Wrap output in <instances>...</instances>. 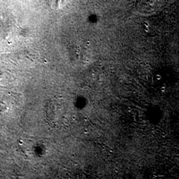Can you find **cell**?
Segmentation results:
<instances>
[{
    "label": "cell",
    "mask_w": 179,
    "mask_h": 179,
    "mask_svg": "<svg viewBox=\"0 0 179 179\" xmlns=\"http://www.w3.org/2000/svg\"><path fill=\"white\" fill-rule=\"evenodd\" d=\"M45 114L47 122L55 128L67 127L73 119L70 105L60 97H54L49 101Z\"/></svg>",
    "instance_id": "6da1fadb"
},
{
    "label": "cell",
    "mask_w": 179,
    "mask_h": 179,
    "mask_svg": "<svg viewBox=\"0 0 179 179\" xmlns=\"http://www.w3.org/2000/svg\"><path fill=\"white\" fill-rule=\"evenodd\" d=\"M70 0H50L49 5L53 9H60L69 3Z\"/></svg>",
    "instance_id": "7a4b0ae2"
},
{
    "label": "cell",
    "mask_w": 179,
    "mask_h": 179,
    "mask_svg": "<svg viewBox=\"0 0 179 179\" xmlns=\"http://www.w3.org/2000/svg\"><path fill=\"white\" fill-rule=\"evenodd\" d=\"M156 78H157V80H160L161 79V75H159V74H157V75L156 76Z\"/></svg>",
    "instance_id": "3957f363"
},
{
    "label": "cell",
    "mask_w": 179,
    "mask_h": 179,
    "mask_svg": "<svg viewBox=\"0 0 179 179\" xmlns=\"http://www.w3.org/2000/svg\"><path fill=\"white\" fill-rule=\"evenodd\" d=\"M161 91L163 92H164V91H165V86H163V87H162V88H161Z\"/></svg>",
    "instance_id": "277c9868"
}]
</instances>
